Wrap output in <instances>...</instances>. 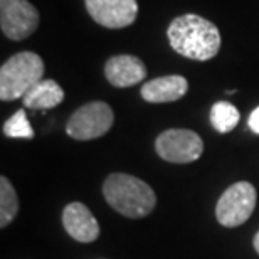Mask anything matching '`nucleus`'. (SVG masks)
<instances>
[{
  "label": "nucleus",
  "mask_w": 259,
  "mask_h": 259,
  "mask_svg": "<svg viewBox=\"0 0 259 259\" xmlns=\"http://www.w3.org/2000/svg\"><path fill=\"white\" fill-rule=\"evenodd\" d=\"M167 37L175 53L194 61H209L221 49V34L215 24L195 14L174 19Z\"/></svg>",
  "instance_id": "nucleus-1"
},
{
  "label": "nucleus",
  "mask_w": 259,
  "mask_h": 259,
  "mask_svg": "<svg viewBox=\"0 0 259 259\" xmlns=\"http://www.w3.org/2000/svg\"><path fill=\"white\" fill-rule=\"evenodd\" d=\"M103 195L116 212L128 219H142L157 205L153 189L128 174H111L103 184Z\"/></svg>",
  "instance_id": "nucleus-2"
},
{
  "label": "nucleus",
  "mask_w": 259,
  "mask_h": 259,
  "mask_svg": "<svg viewBox=\"0 0 259 259\" xmlns=\"http://www.w3.org/2000/svg\"><path fill=\"white\" fill-rule=\"evenodd\" d=\"M44 79V61L35 53H19L0 67V100L14 101Z\"/></svg>",
  "instance_id": "nucleus-3"
},
{
  "label": "nucleus",
  "mask_w": 259,
  "mask_h": 259,
  "mask_svg": "<svg viewBox=\"0 0 259 259\" xmlns=\"http://www.w3.org/2000/svg\"><path fill=\"white\" fill-rule=\"evenodd\" d=\"M113 121H115V113L108 103L91 101L72 113L66 123V133L81 142L95 140L110 132Z\"/></svg>",
  "instance_id": "nucleus-4"
},
{
  "label": "nucleus",
  "mask_w": 259,
  "mask_h": 259,
  "mask_svg": "<svg viewBox=\"0 0 259 259\" xmlns=\"http://www.w3.org/2000/svg\"><path fill=\"white\" fill-rule=\"evenodd\" d=\"M257 194L254 185L241 180L232 184L217 200L215 217L224 227H237L249 219L254 212Z\"/></svg>",
  "instance_id": "nucleus-5"
},
{
  "label": "nucleus",
  "mask_w": 259,
  "mask_h": 259,
  "mask_svg": "<svg viewBox=\"0 0 259 259\" xmlns=\"http://www.w3.org/2000/svg\"><path fill=\"white\" fill-rule=\"evenodd\" d=\"M155 150L158 157L170 163H192L204 152V142L192 130L172 128L160 133Z\"/></svg>",
  "instance_id": "nucleus-6"
},
{
  "label": "nucleus",
  "mask_w": 259,
  "mask_h": 259,
  "mask_svg": "<svg viewBox=\"0 0 259 259\" xmlns=\"http://www.w3.org/2000/svg\"><path fill=\"white\" fill-rule=\"evenodd\" d=\"M39 12L29 0H5L0 4V27L10 40H22L35 32Z\"/></svg>",
  "instance_id": "nucleus-7"
},
{
  "label": "nucleus",
  "mask_w": 259,
  "mask_h": 259,
  "mask_svg": "<svg viewBox=\"0 0 259 259\" xmlns=\"http://www.w3.org/2000/svg\"><path fill=\"white\" fill-rule=\"evenodd\" d=\"M88 14L106 29H123L132 25L138 15L137 0H84Z\"/></svg>",
  "instance_id": "nucleus-8"
},
{
  "label": "nucleus",
  "mask_w": 259,
  "mask_h": 259,
  "mask_svg": "<svg viewBox=\"0 0 259 259\" xmlns=\"http://www.w3.org/2000/svg\"><path fill=\"white\" fill-rule=\"evenodd\" d=\"M66 232L77 242H95L100 237V224L93 212L81 202H71L63 212Z\"/></svg>",
  "instance_id": "nucleus-9"
},
{
  "label": "nucleus",
  "mask_w": 259,
  "mask_h": 259,
  "mask_svg": "<svg viewBox=\"0 0 259 259\" xmlns=\"http://www.w3.org/2000/svg\"><path fill=\"white\" fill-rule=\"evenodd\" d=\"M105 76L110 84L116 88H130L147 77V67L137 56H113L105 64Z\"/></svg>",
  "instance_id": "nucleus-10"
},
{
  "label": "nucleus",
  "mask_w": 259,
  "mask_h": 259,
  "mask_svg": "<svg viewBox=\"0 0 259 259\" xmlns=\"http://www.w3.org/2000/svg\"><path fill=\"white\" fill-rule=\"evenodd\" d=\"M187 90L189 82L184 76L170 74L147 81L142 86L140 95L148 103H172L184 98Z\"/></svg>",
  "instance_id": "nucleus-11"
},
{
  "label": "nucleus",
  "mask_w": 259,
  "mask_h": 259,
  "mask_svg": "<svg viewBox=\"0 0 259 259\" xmlns=\"http://www.w3.org/2000/svg\"><path fill=\"white\" fill-rule=\"evenodd\" d=\"M22 101L30 110H51L64 101V91L54 79H42L30 88Z\"/></svg>",
  "instance_id": "nucleus-12"
},
{
  "label": "nucleus",
  "mask_w": 259,
  "mask_h": 259,
  "mask_svg": "<svg viewBox=\"0 0 259 259\" xmlns=\"http://www.w3.org/2000/svg\"><path fill=\"white\" fill-rule=\"evenodd\" d=\"M239 111L229 101H217L210 108V123L219 133H229L239 123Z\"/></svg>",
  "instance_id": "nucleus-13"
},
{
  "label": "nucleus",
  "mask_w": 259,
  "mask_h": 259,
  "mask_svg": "<svg viewBox=\"0 0 259 259\" xmlns=\"http://www.w3.org/2000/svg\"><path fill=\"white\" fill-rule=\"evenodd\" d=\"M19 212V197L7 177H0V227H7Z\"/></svg>",
  "instance_id": "nucleus-14"
},
{
  "label": "nucleus",
  "mask_w": 259,
  "mask_h": 259,
  "mask_svg": "<svg viewBox=\"0 0 259 259\" xmlns=\"http://www.w3.org/2000/svg\"><path fill=\"white\" fill-rule=\"evenodd\" d=\"M4 135L9 138H34V130L30 126L24 110L15 111L7 121L4 123Z\"/></svg>",
  "instance_id": "nucleus-15"
},
{
  "label": "nucleus",
  "mask_w": 259,
  "mask_h": 259,
  "mask_svg": "<svg viewBox=\"0 0 259 259\" xmlns=\"http://www.w3.org/2000/svg\"><path fill=\"white\" fill-rule=\"evenodd\" d=\"M247 125H249V130L252 133L259 135V106L256 108L254 111L249 115V120H247Z\"/></svg>",
  "instance_id": "nucleus-16"
},
{
  "label": "nucleus",
  "mask_w": 259,
  "mask_h": 259,
  "mask_svg": "<svg viewBox=\"0 0 259 259\" xmlns=\"http://www.w3.org/2000/svg\"><path fill=\"white\" fill-rule=\"evenodd\" d=\"M252 244H254V249H256V252L259 254V231L256 232V236H254V241H252Z\"/></svg>",
  "instance_id": "nucleus-17"
},
{
  "label": "nucleus",
  "mask_w": 259,
  "mask_h": 259,
  "mask_svg": "<svg viewBox=\"0 0 259 259\" xmlns=\"http://www.w3.org/2000/svg\"><path fill=\"white\" fill-rule=\"evenodd\" d=\"M2 2H5V0H0V4H2Z\"/></svg>",
  "instance_id": "nucleus-18"
}]
</instances>
